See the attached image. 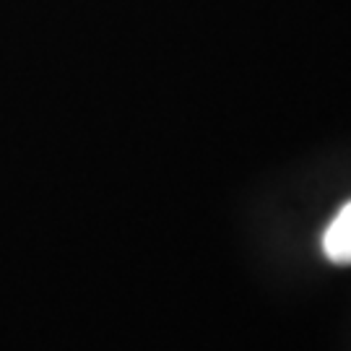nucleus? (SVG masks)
<instances>
[{
	"mask_svg": "<svg viewBox=\"0 0 351 351\" xmlns=\"http://www.w3.org/2000/svg\"><path fill=\"white\" fill-rule=\"evenodd\" d=\"M323 252L330 263L351 265V201L328 224L323 234Z\"/></svg>",
	"mask_w": 351,
	"mask_h": 351,
	"instance_id": "1",
	"label": "nucleus"
}]
</instances>
